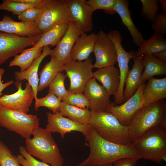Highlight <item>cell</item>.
<instances>
[{
	"mask_svg": "<svg viewBox=\"0 0 166 166\" xmlns=\"http://www.w3.org/2000/svg\"><path fill=\"white\" fill-rule=\"evenodd\" d=\"M85 136L87 141L86 145L90 148V153L87 158L77 166L108 164L124 158H134L139 160L142 159L131 144L122 145L109 142L100 136L90 126Z\"/></svg>",
	"mask_w": 166,
	"mask_h": 166,
	"instance_id": "1",
	"label": "cell"
},
{
	"mask_svg": "<svg viewBox=\"0 0 166 166\" xmlns=\"http://www.w3.org/2000/svg\"><path fill=\"white\" fill-rule=\"evenodd\" d=\"M166 102L162 100L143 106L135 113L128 125L131 143L154 127L166 129Z\"/></svg>",
	"mask_w": 166,
	"mask_h": 166,
	"instance_id": "2",
	"label": "cell"
},
{
	"mask_svg": "<svg viewBox=\"0 0 166 166\" xmlns=\"http://www.w3.org/2000/svg\"><path fill=\"white\" fill-rule=\"evenodd\" d=\"M32 135L33 138L26 140L25 148L28 152L51 166H62L64 159L51 132L46 128L39 127Z\"/></svg>",
	"mask_w": 166,
	"mask_h": 166,
	"instance_id": "3",
	"label": "cell"
},
{
	"mask_svg": "<svg viewBox=\"0 0 166 166\" xmlns=\"http://www.w3.org/2000/svg\"><path fill=\"white\" fill-rule=\"evenodd\" d=\"M89 125L100 136L109 142L122 145L131 143L128 126L122 125L109 112H92Z\"/></svg>",
	"mask_w": 166,
	"mask_h": 166,
	"instance_id": "4",
	"label": "cell"
},
{
	"mask_svg": "<svg viewBox=\"0 0 166 166\" xmlns=\"http://www.w3.org/2000/svg\"><path fill=\"white\" fill-rule=\"evenodd\" d=\"M142 158L157 164L166 160V129L160 126L152 128L131 143Z\"/></svg>",
	"mask_w": 166,
	"mask_h": 166,
	"instance_id": "5",
	"label": "cell"
},
{
	"mask_svg": "<svg viewBox=\"0 0 166 166\" xmlns=\"http://www.w3.org/2000/svg\"><path fill=\"white\" fill-rule=\"evenodd\" d=\"M37 116L7 108L0 105V126L14 132L26 140L31 138L34 130L38 128Z\"/></svg>",
	"mask_w": 166,
	"mask_h": 166,
	"instance_id": "6",
	"label": "cell"
},
{
	"mask_svg": "<svg viewBox=\"0 0 166 166\" xmlns=\"http://www.w3.org/2000/svg\"><path fill=\"white\" fill-rule=\"evenodd\" d=\"M43 10L36 22L42 34L59 24L71 21L65 0H45Z\"/></svg>",
	"mask_w": 166,
	"mask_h": 166,
	"instance_id": "7",
	"label": "cell"
},
{
	"mask_svg": "<svg viewBox=\"0 0 166 166\" xmlns=\"http://www.w3.org/2000/svg\"><path fill=\"white\" fill-rule=\"evenodd\" d=\"M93 65L89 58L83 61H72L64 65V71L70 81L68 91L83 93L86 84L93 78Z\"/></svg>",
	"mask_w": 166,
	"mask_h": 166,
	"instance_id": "8",
	"label": "cell"
},
{
	"mask_svg": "<svg viewBox=\"0 0 166 166\" xmlns=\"http://www.w3.org/2000/svg\"><path fill=\"white\" fill-rule=\"evenodd\" d=\"M41 35L22 37L0 32V65L11 57L21 53L25 48L34 45Z\"/></svg>",
	"mask_w": 166,
	"mask_h": 166,
	"instance_id": "9",
	"label": "cell"
},
{
	"mask_svg": "<svg viewBox=\"0 0 166 166\" xmlns=\"http://www.w3.org/2000/svg\"><path fill=\"white\" fill-rule=\"evenodd\" d=\"M146 84H141L134 94L123 104L117 105L112 102L106 111L114 116L122 125L128 126L134 115L143 106V93Z\"/></svg>",
	"mask_w": 166,
	"mask_h": 166,
	"instance_id": "10",
	"label": "cell"
},
{
	"mask_svg": "<svg viewBox=\"0 0 166 166\" xmlns=\"http://www.w3.org/2000/svg\"><path fill=\"white\" fill-rule=\"evenodd\" d=\"M22 82L16 81L15 85L17 89L10 94H4L0 97V105L13 110L27 113L35 96L31 86L27 82L22 89Z\"/></svg>",
	"mask_w": 166,
	"mask_h": 166,
	"instance_id": "11",
	"label": "cell"
},
{
	"mask_svg": "<svg viewBox=\"0 0 166 166\" xmlns=\"http://www.w3.org/2000/svg\"><path fill=\"white\" fill-rule=\"evenodd\" d=\"M93 52L95 57L93 68L99 69L114 65L117 62L114 45L107 34L102 30H100L97 34Z\"/></svg>",
	"mask_w": 166,
	"mask_h": 166,
	"instance_id": "12",
	"label": "cell"
},
{
	"mask_svg": "<svg viewBox=\"0 0 166 166\" xmlns=\"http://www.w3.org/2000/svg\"><path fill=\"white\" fill-rule=\"evenodd\" d=\"M84 33L77 23L70 21L67 31L55 48L52 49L49 55L63 65L70 62L72 61L70 53L72 48L77 38Z\"/></svg>",
	"mask_w": 166,
	"mask_h": 166,
	"instance_id": "13",
	"label": "cell"
},
{
	"mask_svg": "<svg viewBox=\"0 0 166 166\" xmlns=\"http://www.w3.org/2000/svg\"><path fill=\"white\" fill-rule=\"evenodd\" d=\"M48 123L46 129L51 132H58L63 139L65 134L72 131L82 133L85 136L90 128L85 125L74 121L63 116L59 112L55 113L47 112Z\"/></svg>",
	"mask_w": 166,
	"mask_h": 166,
	"instance_id": "14",
	"label": "cell"
},
{
	"mask_svg": "<svg viewBox=\"0 0 166 166\" xmlns=\"http://www.w3.org/2000/svg\"><path fill=\"white\" fill-rule=\"evenodd\" d=\"M83 92L92 112L106 111L112 102L107 91L93 78L87 83Z\"/></svg>",
	"mask_w": 166,
	"mask_h": 166,
	"instance_id": "15",
	"label": "cell"
},
{
	"mask_svg": "<svg viewBox=\"0 0 166 166\" xmlns=\"http://www.w3.org/2000/svg\"><path fill=\"white\" fill-rule=\"evenodd\" d=\"M71 21L77 23L85 33L93 28L92 8L85 0H65Z\"/></svg>",
	"mask_w": 166,
	"mask_h": 166,
	"instance_id": "16",
	"label": "cell"
},
{
	"mask_svg": "<svg viewBox=\"0 0 166 166\" xmlns=\"http://www.w3.org/2000/svg\"><path fill=\"white\" fill-rule=\"evenodd\" d=\"M0 32L22 37H32L42 34L37 28L36 22H16L8 15L4 16L0 21Z\"/></svg>",
	"mask_w": 166,
	"mask_h": 166,
	"instance_id": "17",
	"label": "cell"
},
{
	"mask_svg": "<svg viewBox=\"0 0 166 166\" xmlns=\"http://www.w3.org/2000/svg\"><path fill=\"white\" fill-rule=\"evenodd\" d=\"M52 50L49 45L44 46L42 54L34 60L29 68L22 72L16 71L14 73L16 81L20 82L24 80L27 81L33 89L35 100L38 98L37 89L39 81L38 74L39 67L43 59L50 55Z\"/></svg>",
	"mask_w": 166,
	"mask_h": 166,
	"instance_id": "18",
	"label": "cell"
},
{
	"mask_svg": "<svg viewBox=\"0 0 166 166\" xmlns=\"http://www.w3.org/2000/svg\"><path fill=\"white\" fill-rule=\"evenodd\" d=\"M129 1L116 0L115 10L120 17L122 24L128 30L135 45L139 47L145 41L142 34L134 25L129 9Z\"/></svg>",
	"mask_w": 166,
	"mask_h": 166,
	"instance_id": "19",
	"label": "cell"
},
{
	"mask_svg": "<svg viewBox=\"0 0 166 166\" xmlns=\"http://www.w3.org/2000/svg\"><path fill=\"white\" fill-rule=\"evenodd\" d=\"M93 78L101 82L109 94L115 96L120 83L119 70L114 65L98 69L93 72Z\"/></svg>",
	"mask_w": 166,
	"mask_h": 166,
	"instance_id": "20",
	"label": "cell"
},
{
	"mask_svg": "<svg viewBox=\"0 0 166 166\" xmlns=\"http://www.w3.org/2000/svg\"><path fill=\"white\" fill-rule=\"evenodd\" d=\"M97 34L87 35L85 33L81 34L77 39L70 53L72 61H81L88 58L93 52Z\"/></svg>",
	"mask_w": 166,
	"mask_h": 166,
	"instance_id": "21",
	"label": "cell"
},
{
	"mask_svg": "<svg viewBox=\"0 0 166 166\" xmlns=\"http://www.w3.org/2000/svg\"><path fill=\"white\" fill-rule=\"evenodd\" d=\"M143 56H135L133 58V64L132 69L129 70L125 80L126 85L124 91V102L130 98L135 93L141 84V76L144 68Z\"/></svg>",
	"mask_w": 166,
	"mask_h": 166,
	"instance_id": "22",
	"label": "cell"
},
{
	"mask_svg": "<svg viewBox=\"0 0 166 166\" xmlns=\"http://www.w3.org/2000/svg\"><path fill=\"white\" fill-rule=\"evenodd\" d=\"M148 82L143 93V106L166 98V77L157 79L153 77Z\"/></svg>",
	"mask_w": 166,
	"mask_h": 166,
	"instance_id": "23",
	"label": "cell"
},
{
	"mask_svg": "<svg viewBox=\"0 0 166 166\" xmlns=\"http://www.w3.org/2000/svg\"><path fill=\"white\" fill-rule=\"evenodd\" d=\"M142 63L144 69L141 76V84L154 76L166 74V62L153 54L144 55Z\"/></svg>",
	"mask_w": 166,
	"mask_h": 166,
	"instance_id": "24",
	"label": "cell"
},
{
	"mask_svg": "<svg viewBox=\"0 0 166 166\" xmlns=\"http://www.w3.org/2000/svg\"><path fill=\"white\" fill-rule=\"evenodd\" d=\"M64 71V65L51 57L50 61L44 66L39 73L40 78L38 87V93L48 86L60 73Z\"/></svg>",
	"mask_w": 166,
	"mask_h": 166,
	"instance_id": "25",
	"label": "cell"
},
{
	"mask_svg": "<svg viewBox=\"0 0 166 166\" xmlns=\"http://www.w3.org/2000/svg\"><path fill=\"white\" fill-rule=\"evenodd\" d=\"M166 50V39L164 35L154 32L153 35L146 40L135 52L136 57L143 56L145 54H154Z\"/></svg>",
	"mask_w": 166,
	"mask_h": 166,
	"instance_id": "26",
	"label": "cell"
},
{
	"mask_svg": "<svg viewBox=\"0 0 166 166\" xmlns=\"http://www.w3.org/2000/svg\"><path fill=\"white\" fill-rule=\"evenodd\" d=\"M59 112L64 117L85 125H89L92 115V111L89 109L77 107L63 101L61 102Z\"/></svg>",
	"mask_w": 166,
	"mask_h": 166,
	"instance_id": "27",
	"label": "cell"
},
{
	"mask_svg": "<svg viewBox=\"0 0 166 166\" xmlns=\"http://www.w3.org/2000/svg\"><path fill=\"white\" fill-rule=\"evenodd\" d=\"M69 23L58 24L43 34L39 40L33 47L40 48L49 45L56 46L67 31Z\"/></svg>",
	"mask_w": 166,
	"mask_h": 166,
	"instance_id": "28",
	"label": "cell"
},
{
	"mask_svg": "<svg viewBox=\"0 0 166 166\" xmlns=\"http://www.w3.org/2000/svg\"><path fill=\"white\" fill-rule=\"evenodd\" d=\"M43 47L36 48L32 47L24 49L19 55L14 56L9 66H18L20 68V72L26 70L32 64L34 60L42 54Z\"/></svg>",
	"mask_w": 166,
	"mask_h": 166,
	"instance_id": "29",
	"label": "cell"
},
{
	"mask_svg": "<svg viewBox=\"0 0 166 166\" xmlns=\"http://www.w3.org/2000/svg\"><path fill=\"white\" fill-rule=\"evenodd\" d=\"M61 100L52 93L49 92L45 97L37 98L35 100V109L37 111L40 107H44L52 111L53 113L59 112Z\"/></svg>",
	"mask_w": 166,
	"mask_h": 166,
	"instance_id": "30",
	"label": "cell"
},
{
	"mask_svg": "<svg viewBox=\"0 0 166 166\" xmlns=\"http://www.w3.org/2000/svg\"><path fill=\"white\" fill-rule=\"evenodd\" d=\"M140 2L142 5L141 15L148 21L152 22L160 9L158 0H140Z\"/></svg>",
	"mask_w": 166,
	"mask_h": 166,
	"instance_id": "31",
	"label": "cell"
},
{
	"mask_svg": "<svg viewBox=\"0 0 166 166\" xmlns=\"http://www.w3.org/2000/svg\"><path fill=\"white\" fill-rule=\"evenodd\" d=\"M67 77L62 72L59 73L48 86V92L52 93L61 101L68 92L65 89L64 85Z\"/></svg>",
	"mask_w": 166,
	"mask_h": 166,
	"instance_id": "32",
	"label": "cell"
},
{
	"mask_svg": "<svg viewBox=\"0 0 166 166\" xmlns=\"http://www.w3.org/2000/svg\"><path fill=\"white\" fill-rule=\"evenodd\" d=\"M33 7L39 8L35 5L20 3L14 0H3L0 4V10L11 12L13 14L18 16L27 8Z\"/></svg>",
	"mask_w": 166,
	"mask_h": 166,
	"instance_id": "33",
	"label": "cell"
},
{
	"mask_svg": "<svg viewBox=\"0 0 166 166\" xmlns=\"http://www.w3.org/2000/svg\"><path fill=\"white\" fill-rule=\"evenodd\" d=\"M20 155L16 156L18 163L22 166H51L36 159L27 151L23 146L19 148Z\"/></svg>",
	"mask_w": 166,
	"mask_h": 166,
	"instance_id": "34",
	"label": "cell"
},
{
	"mask_svg": "<svg viewBox=\"0 0 166 166\" xmlns=\"http://www.w3.org/2000/svg\"><path fill=\"white\" fill-rule=\"evenodd\" d=\"M116 0H89L87 2L93 12L102 10L107 14L112 15L116 13L115 10Z\"/></svg>",
	"mask_w": 166,
	"mask_h": 166,
	"instance_id": "35",
	"label": "cell"
},
{
	"mask_svg": "<svg viewBox=\"0 0 166 166\" xmlns=\"http://www.w3.org/2000/svg\"><path fill=\"white\" fill-rule=\"evenodd\" d=\"M0 165L1 166H22L18 162L17 157L3 142L0 141Z\"/></svg>",
	"mask_w": 166,
	"mask_h": 166,
	"instance_id": "36",
	"label": "cell"
},
{
	"mask_svg": "<svg viewBox=\"0 0 166 166\" xmlns=\"http://www.w3.org/2000/svg\"><path fill=\"white\" fill-rule=\"evenodd\" d=\"M62 101L77 107L89 109V102L83 93H72L68 91Z\"/></svg>",
	"mask_w": 166,
	"mask_h": 166,
	"instance_id": "37",
	"label": "cell"
},
{
	"mask_svg": "<svg viewBox=\"0 0 166 166\" xmlns=\"http://www.w3.org/2000/svg\"><path fill=\"white\" fill-rule=\"evenodd\" d=\"M43 4L40 8L33 7L26 9L18 16V19L21 22H36L43 12Z\"/></svg>",
	"mask_w": 166,
	"mask_h": 166,
	"instance_id": "38",
	"label": "cell"
},
{
	"mask_svg": "<svg viewBox=\"0 0 166 166\" xmlns=\"http://www.w3.org/2000/svg\"><path fill=\"white\" fill-rule=\"evenodd\" d=\"M152 28L154 31L163 35L166 34V14L158 13L151 23Z\"/></svg>",
	"mask_w": 166,
	"mask_h": 166,
	"instance_id": "39",
	"label": "cell"
},
{
	"mask_svg": "<svg viewBox=\"0 0 166 166\" xmlns=\"http://www.w3.org/2000/svg\"><path fill=\"white\" fill-rule=\"evenodd\" d=\"M139 160L132 157L122 158L114 162L112 166H136Z\"/></svg>",
	"mask_w": 166,
	"mask_h": 166,
	"instance_id": "40",
	"label": "cell"
},
{
	"mask_svg": "<svg viewBox=\"0 0 166 166\" xmlns=\"http://www.w3.org/2000/svg\"><path fill=\"white\" fill-rule=\"evenodd\" d=\"M5 70L3 68H0V97L2 94V91L7 87L12 85L14 83L13 80H10L7 82L3 83L2 81L3 75L5 73Z\"/></svg>",
	"mask_w": 166,
	"mask_h": 166,
	"instance_id": "41",
	"label": "cell"
},
{
	"mask_svg": "<svg viewBox=\"0 0 166 166\" xmlns=\"http://www.w3.org/2000/svg\"><path fill=\"white\" fill-rule=\"evenodd\" d=\"M15 1L26 4L35 5L39 8L43 4L45 0H14Z\"/></svg>",
	"mask_w": 166,
	"mask_h": 166,
	"instance_id": "42",
	"label": "cell"
},
{
	"mask_svg": "<svg viewBox=\"0 0 166 166\" xmlns=\"http://www.w3.org/2000/svg\"><path fill=\"white\" fill-rule=\"evenodd\" d=\"M153 54L160 60L166 62V50L157 52Z\"/></svg>",
	"mask_w": 166,
	"mask_h": 166,
	"instance_id": "43",
	"label": "cell"
},
{
	"mask_svg": "<svg viewBox=\"0 0 166 166\" xmlns=\"http://www.w3.org/2000/svg\"><path fill=\"white\" fill-rule=\"evenodd\" d=\"M162 7L163 12L166 14V0H158Z\"/></svg>",
	"mask_w": 166,
	"mask_h": 166,
	"instance_id": "44",
	"label": "cell"
},
{
	"mask_svg": "<svg viewBox=\"0 0 166 166\" xmlns=\"http://www.w3.org/2000/svg\"><path fill=\"white\" fill-rule=\"evenodd\" d=\"M112 164H109L101 165H100V166H112Z\"/></svg>",
	"mask_w": 166,
	"mask_h": 166,
	"instance_id": "45",
	"label": "cell"
},
{
	"mask_svg": "<svg viewBox=\"0 0 166 166\" xmlns=\"http://www.w3.org/2000/svg\"></svg>",
	"mask_w": 166,
	"mask_h": 166,
	"instance_id": "46",
	"label": "cell"
}]
</instances>
